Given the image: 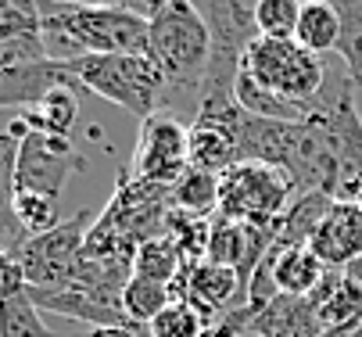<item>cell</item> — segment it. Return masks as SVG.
I'll use <instances>...</instances> for the list:
<instances>
[{
  "instance_id": "obj_1",
  "label": "cell",
  "mask_w": 362,
  "mask_h": 337,
  "mask_svg": "<svg viewBox=\"0 0 362 337\" xmlns=\"http://www.w3.org/2000/svg\"><path fill=\"white\" fill-rule=\"evenodd\" d=\"M43 11V40L50 58H79V54H147L151 25L147 18L90 4H40Z\"/></svg>"
},
{
  "instance_id": "obj_2",
  "label": "cell",
  "mask_w": 362,
  "mask_h": 337,
  "mask_svg": "<svg viewBox=\"0 0 362 337\" xmlns=\"http://www.w3.org/2000/svg\"><path fill=\"white\" fill-rule=\"evenodd\" d=\"M147 25H151L147 54L169 83V105H176V97L201 105V86L212 61V40L194 4L190 0H169L165 8L154 11Z\"/></svg>"
},
{
  "instance_id": "obj_3",
  "label": "cell",
  "mask_w": 362,
  "mask_h": 337,
  "mask_svg": "<svg viewBox=\"0 0 362 337\" xmlns=\"http://www.w3.org/2000/svg\"><path fill=\"white\" fill-rule=\"evenodd\" d=\"M62 65L86 93L119 105L136 122L169 108V83L151 54H79Z\"/></svg>"
},
{
  "instance_id": "obj_4",
  "label": "cell",
  "mask_w": 362,
  "mask_h": 337,
  "mask_svg": "<svg viewBox=\"0 0 362 337\" xmlns=\"http://www.w3.org/2000/svg\"><path fill=\"white\" fill-rule=\"evenodd\" d=\"M212 40V61L201 86V101L233 97V83L244 61V51L258 40L255 11L258 0H190Z\"/></svg>"
},
{
  "instance_id": "obj_5",
  "label": "cell",
  "mask_w": 362,
  "mask_h": 337,
  "mask_svg": "<svg viewBox=\"0 0 362 337\" xmlns=\"http://www.w3.org/2000/svg\"><path fill=\"white\" fill-rule=\"evenodd\" d=\"M240 72L251 76L258 86H266L280 97L313 108L327 86V69L320 54L305 51L298 40H266L258 36L240 61Z\"/></svg>"
},
{
  "instance_id": "obj_6",
  "label": "cell",
  "mask_w": 362,
  "mask_h": 337,
  "mask_svg": "<svg viewBox=\"0 0 362 337\" xmlns=\"http://www.w3.org/2000/svg\"><path fill=\"white\" fill-rule=\"evenodd\" d=\"M291 201H294V183L276 165L237 162L219 176V215L226 219L247 226H273Z\"/></svg>"
},
{
  "instance_id": "obj_7",
  "label": "cell",
  "mask_w": 362,
  "mask_h": 337,
  "mask_svg": "<svg viewBox=\"0 0 362 337\" xmlns=\"http://www.w3.org/2000/svg\"><path fill=\"white\" fill-rule=\"evenodd\" d=\"M90 226H93V219L83 208V212L62 219L50 233L25 237L22 244L15 248V255H18L22 269H25L29 287H65L72 280V269H76L79 255H83Z\"/></svg>"
},
{
  "instance_id": "obj_8",
  "label": "cell",
  "mask_w": 362,
  "mask_h": 337,
  "mask_svg": "<svg viewBox=\"0 0 362 337\" xmlns=\"http://www.w3.org/2000/svg\"><path fill=\"white\" fill-rule=\"evenodd\" d=\"M190 126H183L176 115L158 112L140 122L136 133V151L129 162V176L147 179V183H162V187H176L180 176L190 169Z\"/></svg>"
},
{
  "instance_id": "obj_9",
  "label": "cell",
  "mask_w": 362,
  "mask_h": 337,
  "mask_svg": "<svg viewBox=\"0 0 362 337\" xmlns=\"http://www.w3.org/2000/svg\"><path fill=\"white\" fill-rule=\"evenodd\" d=\"M90 162L76 151L69 136H47V133H25L18 148V165H15V190H33V194L58 198L76 172H86Z\"/></svg>"
},
{
  "instance_id": "obj_10",
  "label": "cell",
  "mask_w": 362,
  "mask_h": 337,
  "mask_svg": "<svg viewBox=\"0 0 362 337\" xmlns=\"http://www.w3.org/2000/svg\"><path fill=\"white\" fill-rule=\"evenodd\" d=\"M173 298L194 305L209 323H216L226 312L247 305V291H244L237 269L209 262V259L194 262V266H183V273L173 283Z\"/></svg>"
},
{
  "instance_id": "obj_11",
  "label": "cell",
  "mask_w": 362,
  "mask_h": 337,
  "mask_svg": "<svg viewBox=\"0 0 362 337\" xmlns=\"http://www.w3.org/2000/svg\"><path fill=\"white\" fill-rule=\"evenodd\" d=\"M308 248L327 269H348L351 262H358L362 259V205L334 201L316 237L308 240Z\"/></svg>"
},
{
  "instance_id": "obj_12",
  "label": "cell",
  "mask_w": 362,
  "mask_h": 337,
  "mask_svg": "<svg viewBox=\"0 0 362 337\" xmlns=\"http://www.w3.org/2000/svg\"><path fill=\"white\" fill-rule=\"evenodd\" d=\"M29 298L36 302L40 312H54L62 319H72V323H86L90 330H105V326H129V330H140L122 309L100 302L79 287H29Z\"/></svg>"
},
{
  "instance_id": "obj_13",
  "label": "cell",
  "mask_w": 362,
  "mask_h": 337,
  "mask_svg": "<svg viewBox=\"0 0 362 337\" xmlns=\"http://www.w3.org/2000/svg\"><path fill=\"white\" fill-rule=\"evenodd\" d=\"M327 326L308 298L280 295L266 309H258L247 333L251 337H320Z\"/></svg>"
},
{
  "instance_id": "obj_14",
  "label": "cell",
  "mask_w": 362,
  "mask_h": 337,
  "mask_svg": "<svg viewBox=\"0 0 362 337\" xmlns=\"http://www.w3.org/2000/svg\"><path fill=\"white\" fill-rule=\"evenodd\" d=\"M269 259H273V283L280 295H298V298H308L320 287L327 266L313 255L308 244H287V240H273L269 248Z\"/></svg>"
},
{
  "instance_id": "obj_15",
  "label": "cell",
  "mask_w": 362,
  "mask_h": 337,
  "mask_svg": "<svg viewBox=\"0 0 362 337\" xmlns=\"http://www.w3.org/2000/svg\"><path fill=\"white\" fill-rule=\"evenodd\" d=\"M190 169H201V172H212V176H223L226 169H233L240 162V151H237V140L233 133L212 119V115H201L190 122Z\"/></svg>"
},
{
  "instance_id": "obj_16",
  "label": "cell",
  "mask_w": 362,
  "mask_h": 337,
  "mask_svg": "<svg viewBox=\"0 0 362 337\" xmlns=\"http://www.w3.org/2000/svg\"><path fill=\"white\" fill-rule=\"evenodd\" d=\"M313 309L320 312L323 326H348L362 323V287L344 269H327L320 287L308 295Z\"/></svg>"
},
{
  "instance_id": "obj_17",
  "label": "cell",
  "mask_w": 362,
  "mask_h": 337,
  "mask_svg": "<svg viewBox=\"0 0 362 337\" xmlns=\"http://www.w3.org/2000/svg\"><path fill=\"white\" fill-rule=\"evenodd\" d=\"M334 208V198L323 194V190H313V194H298L287 212L273 223L276 237L287 240V244H308V240L316 237L320 223L327 219V212Z\"/></svg>"
},
{
  "instance_id": "obj_18",
  "label": "cell",
  "mask_w": 362,
  "mask_h": 337,
  "mask_svg": "<svg viewBox=\"0 0 362 337\" xmlns=\"http://www.w3.org/2000/svg\"><path fill=\"white\" fill-rule=\"evenodd\" d=\"M25 126L33 133H47V136H72L76 119H79V101L72 86H58L47 97H40L33 108L22 112Z\"/></svg>"
},
{
  "instance_id": "obj_19",
  "label": "cell",
  "mask_w": 362,
  "mask_h": 337,
  "mask_svg": "<svg viewBox=\"0 0 362 337\" xmlns=\"http://www.w3.org/2000/svg\"><path fill=\"white\" fill-rule=\"evenodd\" d=\"M233 101L247 112V115H258V119H273V122H298L308 115L305 105H294L287 97H280V93L258 86L251 76L237 72V83H233Z\"/></svg>"
},
{
  "instance_id": "obj_20",
  "label": "cell",
  "mask_w": 362,
  "mask_h": 337,
  "mask_svg": "<svg viewBox=\"0 0 362 337\" xmlns=\"http://www.w3.org/2000/svg\"><path fill=\"white\" fill-rule=\"evenodd\" d=\"M173 305V287L162 280H147V276H129L126 291H122V312L147 330L154 316H162Z\"/></svg>"
},
{
  "instance_id": "obj_21",
  "label": "cell",
  "mask_w": 362,
  "mask_h": 337,
  "mask_svg": "<svg viewBox=\"0 0 362 337\" xmlns=\"http://www.w3.org/2000/svg\"><path fill=\"white\" fill-rule=\"evenodd\" d=\"M337 36H341V18H337L334 0H320V4H305L301 8L294 40L305 47V51H313V54L334 51Z\"/></svg>"
},
{
  "instance_id": "obj_22",
  "label": "cell",
  "mask_w": 362,
  "mask_h": 337,
  "mask_svg": "<svg viewBox=\"0 0 362 337\" xmlns=\"http://www.w3.org/2000/svg\"><path fill=\"white\" fill-rule=\"evenodd\" d=\"M337 18H341V36H337V58L341 69L355 86H362V0H334Z\"/></svg>"
},
{
  "instance_id": "obj_23",
  "label": "cell",
  "mask_w": 362,
  "mask_h": 337,
  "mask_svg": "<svg viewBox=\"0 0 362 337\" xmlns=\"http://www.w3.org/2000/svg\"><path fill=\"white\" fill-rule=\"evenodd\" d=\"M173 208L212 219L219 212V176L201 172V169H187L180 176V183L173 187Z\"/></svg>"
},
{
  "instance_id": "obj_24",
  "label": "cell",
  "mask_w": 362,
  "mask_h": 337,
  "mask_svg": "<svg viewBox=\"0 0 362 337\" xmlns=\"http://www.w3.org/2000/svg\"><path fill=\"white\" fill-rule=\"evenodd\" d=\"M183 255L169 237H151L136 248L133 255V276H147V280H162V283H176V276L183 273Z\"/></svg>"
},
{
  "instance_id": "obj_25",
  "label": "cell",
  "mask_w": 362,
  "mask_h": 337,
  "mask_svg": "<svg viewBox=\"0 0 362 337\" xmlns=\"http://www.w3.org/2000/svg\"><path fill=\"white\" fill-rule=\"evenodd\" d=\"M209 233H212V219L194 215V212H180V208H173V212H169L165 237L180 248V255H183V262H187V266L209 259Z\"/></svg>"
},
{
  "instance_id": "obj_26",
  "label": "cell",
  "mask_w": 362,
  "mask_h": 337,
  "mask_svg": "<svg viewBox=\"0 0 362 337\" xmlns=\"http://www.w3.org/2000/svg\"><path fill=\"white\" fill-rule=\"evenodd\" d=\"M25 133L29 126L22 115L0 126V215H11V205H15V165H18V148Z\"/></svg>"
},
{
  "instance_id": "obj_27",
  "label": "cell",
  "mask_w": 362,
  "mask_h": 337,
  "mask_svg": "<svg viewBox=\"0 0 362 337\" xmlns=\"http://www.w3.org/2000/svg\"><path fill=\"white\" fill-rule=\"evenodd\" d=\"M18 226L25 237H40L50 233L62 215H58V198H47V194H33V190H15V205H11Z\"/></svg>"
},
{
  "instance_id": "obj_28",
  "label": "cell",
  "mask_w": 362,
  "mask_h": 337,
  "mask_svg": "<svg viewBox=\"0 0 362 337\" xmlns=\"http://www.w3.org/2000/svg\"><path fill=\"white\" fill-rule=\"evenodd\" d=\"M0 337H54L43 323V312L36 309V302L25 295L0 302Z\"/></svg>"
},
{
  "instance_id": "obj_29",
  "label": "cell",
  "mask_w": 362,
  "mask_h": 337,
  "mask_svg": "<svg viewBox=\"0 0 362 337\" xmlns=\"http://www.w3.org/2000/svg\"><path fill=\"white\" fill-rule=\"evenodd\" d=\"M301 8H305L301 0H258V11H255L258 36H266V40H294Z\"/></svg>"
},
{
  "instance_id": "obj_30",
  "label": "cell",
  "mask_w": 362,
  "mask_h": 337,
  "mask_svg": "<svg viewBox=\"0 0 362 337\" xmlns=\"http://www.w3.org/2000/svg\"><path fill=\"white\" fill-rule=\"evenodd\" d=\"M22 36H43L40 0H0V43Z\"/></svg>"
},
{
  "instance_id": "obj_31",
  "label": "cell",
  "mask_w": 362,
  "mask_h": 337,
  "mask_svg": "<svg viewBox=\"0 0 362 337\" xmlns=\"http://www.w3.org/2000/svg\"><path fill=\"white\" fill-rule=\"evenodd\" d=\"M204 326H209V319H204L194 305L173 298V305H169L162 316L151 319L147 333H151V337H201Z\"/></svg>"
},
{
  "instance_id": "obj_32",
  "label": "cell",
  "mask_w": 362,
  "mask_h": 337,
  "mask_svg": "<svg viewBox=\"0 0 362 337\" xmlns=\"http://www.w3.org/2000/svg\"><path fill=\"white\" fill-rule=\"evenodd\" d=\"M25 291H29V280H25V269H22L15 248H0V302L18 298Z\"/></svg>"
},
{
  "instance_id": "obj_33",
  "label": "cell",
  "mask_w": 362,
  "mask_h": 337,
  "mask_svg": "<svg viewBox=\"0 0 362 337\" xmlns=\"http://www.w3.org/2000/svg\"><path fill=\"white\" fill-rule=\"evenodd\" d=\"M105 8H115V11H126V15H136V18H154L158 11V0H100Z\"/></svg>"
},
{
  "instance_id": "obj_34",
  "label": "cell",
  "mask_w": 362,
  "mask_h": 337,
  "mask_svg": "<svg viewBox=\"0 0 362 337\" xmlns=\"http://www.w3.org/2000/svg\"><path fill=\"white\" fill-rule=\"evenodd\" d=\"M22 240H25V233H22L15 212L11 215H0V248H18Z\"/></svg>"
},
{
  "instance_id": "obj_35",
  "label": "cell",
  "mask_w": 362,
  "mask_h": 337,
  "mask_svg": "<svg viewBox=\"0 0 362 337\" xmlns=\"http://www.w3.org/2000/svg\"><path fill=\"white\" fill-rule=\"evenodd\" d=\"M86 337H144V333L129 330V326H105V330H90Z\"/></svg>"
},
{
  "instance_id": "obj_36",
  "label": "cell",
  "mask_w": 362,
  "mask_h": 337,
  "mask_svg": "<svg viewBox=\"0 0 362 337\" xmlns=\"http://www.w3.org/2000/svg\"><path fill=\"white\" fill-rule=\"evenodd\" d=\"M320 337H362V323H348V326H327Z\"/></svg>"
},
{
  "instance_id": "obj_37",
  "label": "cell",
  "mask_w": 362,
  "mask_h": 337,
  "mask_svg": "<svg viewBox=\"0 0 362 337\" xmlns=\"http://www.w3.org/2000/svg\"><path fill=\"white\" fill-rule=\"evenodd\" d=\"M40 4H72V8H90V4H100V0H40Z\"/></svg>"
},
{
  "instance_id": "obj_38",
  "label": "cell",
  "mask_w": 362,
  "mask_h": 337,
  "mask_svg": "<svg viewBox=\"0 0 362 337\" xmlns=\"http://www.w3.org/2000/svg\"><path fill=\"white\" fill-rule=\"evenodd\" d=\"M344 273H348V276H351V280H355V283L362 287V259H358V262H351V266H348Z\"/></svg>"
},
{
  "instance_id": "obj_39",
  "label": "cell",
  "mask_w": 362,
  "mask_h": 337,
  "mask_svg": "<svg viewBox=\"0 0 362 337\" xmlns=\"http://www.w3.org/2000/svg\"><path fill=\"white\" fill-rule=\"evenodd\" d=\"M301 4H320V0H301Z\"/></svg>"
},
{
  "instance_id": "obj_40",
  "label": "cell",
  "mask_w": 362,
  "mask_h": 337,
  "mask_svg": "<svg viewBox=\"0 0 362 337\" xmlns=\"http://www.w3.org/2000/svg\"><path fill=\"white\" fill-rule=\"evenodd\" d=\"M165 4H169V0H158V8H165Z\"/></svg>"
},
{
  "instance_id": "obj_41",
  "label": "cell",
  "mask_w": 362,
  "mask_h": 337,
  "mask_svg": "<svg viewBox=\"0 0 362 337\" xmlns=\"http://www.w3.org/2000/svg\"><path fill=\"white\" fill-rule=\"evenodd\" d=\"M355 201H358V205H362V190H358V198H355Z\"/></svg>"
}]
</instances>
